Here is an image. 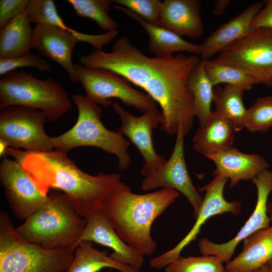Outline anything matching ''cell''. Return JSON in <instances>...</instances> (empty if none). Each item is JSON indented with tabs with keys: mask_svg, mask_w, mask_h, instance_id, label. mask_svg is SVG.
<instances>
[{
	"mask_svg": "<svg viewBox=\"0 0 272 272\" xmlns=\"http://www.w3.org/2000/svg\"><path fill=\"white\" fill-rule=\"evenodd\" d=\"M79 60L86 67L116 73L144 90L161 107V128L166 133L176 135L182 126L185 137L191 130L195 114L187 79L201 60L197 55L151 57L122 36L111 52L95 49Z\"/></svg>",
	"mask_w": 272,
	"mask_h": 272,
	"instance_id": "1",
	"label": "cell"
},
{
	"mask_svg": "<svg viewBox=\"0 0 272 272\" xmlns=\"http://www.w3.org/2000/svg\"><path fill=\"white\" fill-rule=\"evenodd\" d=\"M20 164L31 175L39 190L48 195L49 189L62 190L78 213L86 218L100 211L104 201L120 181L117 173L90 175L81 170L67 156L56 150L21 152Z\"/></svg>",
	"mask_w": 272,
	"mask_h": 272,
	"instance_id": "2",
	"label": "cell"
},
{
	"mask_svg": "<svg viewBox=\"0 0 272 272\" xmlns=\"http://www.w3.org/2000/svg\"><path fill=\"white\" fill-rule=\"evenodd\" d=\"M179 196L176 190L170 188L138 194L120 181L100 211L124 242L144 255H151L157 247L151 234L152 224Z\"/></svg>",
	"mask_w": 272,
	"mask_h": 272,
	"instance_id": "3",
	"label": "cell"
},
{
	"mask_svg": "<svg viewBox=\"0 0 272 272\" xmlns=\"http://www.w3.org/2000/svg\"><path fill=\"white\" fill-rule=\"evenodd\" d=\"M48 201L15 228L25 240L48 249L70 248L81 237L86 219L63 193L52 192Z\"/></svg>",
	"mask_w": 272,
	"mask_h": 272,
	"instance_id": "4",
	"label": "cell"
},
{
	"mask_svg": "<svg viewBox=\"0 0 272 272\" xmlns=\"http://www.w3.org/2000/svg\"><path fill=\"white\" fill-rule=\"evenodd\" d=\"M72 98L78 110L77 122L62 134L51 137L53 148L68 153L78 147H98L117 157L119 170L128 168L130 164L129 141L119 131L106 128L101 120L102 110L98 105L80 94H74Z\"/></svg>",
	"mask_w": 272,
	"mask_h": 272,
	"instance_id": "5",
	"label": "cell"
},
{
	"mask_svg": "<svg viewBox=\"0 0 272 272\" xmlns=\"http://www.w3.org/2000/svg\"><path fill=\"white\" fill-rule=\"evenodd\" d=\"M21 105L38 109L53 123L72 107L69 94L58 81L40 80L25 70L10 72L0 79V109Z\"/></svg>",
	"mask_w": 272,
	"mask_h": 272,
	"instance_id": "6",
	"label": "cell"
},
{
	"mask_svg": "<svg viewBox=\"0 0 272 272\" xmlns=\"http://www.w3.org/2000/svg\"><path fill=\"white\" fill-rule=\"evenodd\" d=\"M74 257L70 248L48 249L25 240L1 212L0 272H66Z\"/></svg>",
	"mask_w": 272,
	"mask_h": 272,
	"instance_id": "7",
	"label": "cell"
},
{
	"mask_svg": "<svg viewBox=\"0 0 272 272\" xmlns=\"http://www.w3.org/2000/svg\"><path fill=\"white\" fill-rule=\"evenodd\" d=\"M74 66L85 97L97 105L109 107L114 98L144 113L157 107L151 96L133 88L127 79L116 73L102 68L86 67L79 63Z\"/></svg>",
	"mask_w": 272,
	"mask_h": 272,
	"instance_id": "8",
	"label": "cell"
},
{
	"mask_svg": "<svg viewBox=\"0 0 272 272\" xmlns=\"http://www.w3.org/2000/svg\"><path fill=\"white\" fill-rule=\"evenodd\" d=\"M236 67L259 84L272 86V29L254 28L214 59Z\"/></svg>",
	"mask_w": 272,
	"mask_h": 272,
	"instance_id": "9",
	"label": "cell"
},
{
	"mask_svg": "<svg viewBox=\"0 0 272 272\" xmlns=\"http://www.w3.org/2000/svg\"><path fill=\"white\" fill-rule=\"evenodd\" d=\"M48 121L41 110L21 105H11L0 111V140L11 148L32 152H49L51 137L44 130Z\"/></svg>",
	"mask_w": 272,
	"mask_h": 272,
	"instance_id": "10",
	"label": "cell"
},
{
	"mask_svg": "<svg viewBox=\"0 0 272 272\" xmlns=\"http://www.w3.org/2000/svg\"><path fill=\"white\" fill-rule=\"evenodd\" d=\"M0 181L11 210L25 221L49 200L31 175L16 161L5 157L0 164Z\"/></svg>",
	"mask_w": 272,
	"mask_h": 272,
	"instance_id": "11",
	"label": "cell"
},
{
	"mask_svg": "<svg viewBox=\"0 0 272 272\" xmlns=\"http://www.w3.org/2000/svg\"><path fill=\"white\" fill-rule=\"evenodd\" d=\"M228 180L224 176L214 175L209 183L199 189V191H205L206 194L193 227L173 248L151 259L150 260L151 267L157 269L165 267L179 258L183 249L196 238L201 227L211 217L226 213L233 215L240 213V203L238 201H228L224 197L223 191Z\"/></svg>",
	"mask_w": 272,
	"mask_h": 272,
	"instance_id": "12",
	"label": "cell"
},
{
	"mask_svg": "<svg viewBox=\"0 0 272 272\" xmlns=\"http://www.w3.org/2000/svg\"><path fill=\"white\" fill-rule=\"evenodd\" d=\"M172 154L167 162L148 177L141 185L144 191L158 188H170L182 193L188 200L193 209L195 219L202 207L203 198L197 192L188 174L184 153L182 127L177 133Z\"/></svg>",
	"mask_w": 272,
	"mask_h": 272,
	"instance_id": "13",
	"label": "cell"
},
{
	"mask_svg": "<svg viewBox=\"0 0 272 272\" xmlns=\"http://www.w3.org/2000/svg\"><path fill=\"white\" fill-rule=\"evenodd\" d=\"M257 189V197L253 212L237 235L224 243H216L207 238H201L198 242L202 255H214L226 264L231 259L238 244L255 232L270 226L267 211V199L272 191V171L268 169L258 174L252 180Z\"/></svg>",
	"mask_w": 272,
	"mask_h": 272,
	"instance_id": "14",
	"label": "cell"
},
{
	"mask_svg": "<svg viewBox=\"0 0 272 272\" xmlns=\"http://www.w3.org/2000/svg\"><path fill=\"white\" fill-rule=\"evenodd\" d=\"M112 106L121 121L118 131L130 140L143 157L144 164L141 170V175L145 177L149 176L167 162L164 157L156 152L152 141V131L161 123V112L156 107L148 110L141 116L135 117L117 102Z\"/></svg>",
	"mask_w": 272,
	"mask_h": 272,
	"instance_id": "15",
	"label": "cell"
},
{
	"mask_svg": "<svg viewBox=\"0 0 272 272\" xmlns=\"http://www.w3.org/2000/svg\"><path fill=\"white\" fill-rule=\"evenodd\" d=\"M84 230L74 246L75 249L82 241H91L113 250L109 254L113 259L140 270L145 258L138 250L124 242L115 232L109 219L101 211H97L86 218Z\"/></svg>",
	"mask_w": 272,
	"mask_h": 272,
	"instance_id": "16",
	"label": "cell"
},
{
	"mask_svg": "<svg viewBox=\"0 0 272 272\" xmlns=\"http://www.w3.org/2000/svg\"><path fill=\"white\" fill-rule=\"evenodd\" d=\"M78 41L70 32L54 26L37 24L33 28L32 49L55 61L67 73L72 83L79 82L72 55Z\"/></svg>",
	"mask_w": 272,
	"mask_h": 272,
	"instance_id": "17",
	"label": "cell"
},
{
	"mask_svg": "<svg viewBox=\"0 0 272 272\" xmlns=\"http://www.w3.org/2000/svg\"><path fill=\"white\" fill-rule=\"evenodd\" d=\"M199 0H165L162 2L159 26L179 36L198 38L204 27Z\"/></svg>",
	"mask_w": 272,
	"mask_h": 272,
	"instance_id": "18",
	"label": "cell"
},
{
	"mask_svg": "<svg viewBox=\"0 0 272 272\" xmlns=\"http://www.w3.org/2000/svg\"><path fill=\"white\" fill-rule=\"evenodd\" d=\"M206 157L215 164L216 169L213 174L229 179L231 188L241 180H252L269 167L268 163L262 156L244 153L233 147Z\"/></svg>",
	"mask_w": 272,
	"mask_h": 272,
	"instance_id": "19",
	"label": "cell"
},
{
	"mask_svg": "<svg viewBox=\"0 0 272 272\" xmlns=\"http://www.w3.org/2000/svg\"><path fill=\"white\" fill-rule=\"evenodd\" d=\"M264 2H256L246 8L241 13L222 25L201 44V60L210 59L228 46L245 35L253 28L251 22L263 8Z\"/></svg>",
	"mask_w": 272,
	"mask_h": 272,
	"instance_id": "20",
	"label": "cell"
},
{
	"mask_svg": "<svg viewBox=\"0 0 272 272\" xmlns=\"http://www.w3.org/2000/svg\"><path fill=\"white\" fill-rule=\"evenodd\" d=\"M113 6L132 18L146 30L149 36L148 51L162 57L172 55L178 51H187L195 54L201 53V44L187 42L176 33L146 21L140 15L123 7L114 5Z\"/></svg>",
	"mask_w": 272,
	"mask_h": 272,
	"instance_id": "21",
	"label": "cell"
},
{
	"mask_svg": "<svg viewBox=\"0 0 272 272\" xmlns=\"http://www.w3.org/2000/svg\"><path fill=\"white\" fill-rule=\"evenodd\" d=\"M242 250L225 269L231 272H250L272 258V226L258 230L243 240Z\"/></svg>",
	"mask_w": 272,
	"mask_h": 272,
	"instance_id": "22",
	"label": "cell"
},
{
	"mask_svg": "<svg viewBox=\"0 0 272 272\" xmlns=\"http://www.w3.org/2000/svg\"><path fill=\"white\" fill-rule=\"evenodd\" d=\"M235 130L225 117L213 111L207 125L199 128L192 140V149L205 157L232 147Z\"/></svg>",
	"mask_w": 272,
	"mask_h": 272,
	"instance_id": "23",
	"label": "cell"
},
{
	"mask_svg": "<svg viewBox=\"0 0 272 272\" xmlns=\"http://www.w3.org/2000/svg\"><path fill=\"white\" fill-rule=\"evenodd\" d=\"M24 11L0 29V58H12L30 52L32 29Z\"/></svg>",
	"mask_w": 272,
	"mask_h": 272,
	"instance_id": "24",
	"label": "cell"
},
{
	"mask_svg": "<svg viewBox=\"0 0 272 272\" xmlns=\"http://www.w3.org/2000/svg\"><path fill=\"white\" fill-rule=\"evenodd\" d=\"M104 268H113L120 272H141L112 259L107 250L100 251L94 248L91 241H82L78 244L74 260L66 272H98Z\"/></svg>",
	"mask_w": 272,
	"mask_h": 272,
	"instance_id": "25",
	"label": "cell"
},
{
	"mask_svg": "<svg viewBox=\"0 0 272 272\" xmlns=\"http://www.w3.org/2000/svg\"><path fill=\"white\" fill-rule=\"evenodd\" d=\"M244 91L240 87L230 85L214 90V111L227 118L235 132L245 128L247 109L243 100Z\"/></svg>",
	"mask_w": 272,
	"mask_h": 272,
	"instance_id": "26",
	"label": "cell"
},
{
	"mask_svg": "<svg viewBox=\"0 0 272 272\" xmlns=\"http://www.w3.org/2000/svg\"><path fill=\"white\" fill-rule=\"evenodd\" d=\"M187 85L193 96L195 116L198 119L200 128H203L213 112L214 90L201 60L189 75Z\"/></svg>",
	"mask_w": 272,
	"mask_h": 272,
	"instance_id": "27",
	"label": "cell"
},
{
	"mask_svg": "<svg viewBox=\"0 0 272 272\" xmlns=\"http://www.w3.org/2000/svg\"><path fill=\"white\" fill-rule=\"evenodd\" d=\"M25 12L31 23L46 24L55 26L71 33L78 42L91 43L92 34L81 33L67 26L57 12L55 3L52 0H28Z\"/></svg>",
	"mask_w": 272,
	"mask_h": 272,
	"instance_id": "28",
	"label": "cell"
},
{
	"mask_svg": "<svg viewBox=\"0 0 272 272\" xmlns=\"http://www.w3.org/2000/svg\"><path fill=\"white\" fill-rule=\"evenodd\" d=\"M201 61L207 76L213 86L225 84L240 87L246 91L259 84L255 79L234 66L214 59Z\"/></svg>",
	"mask_w": 272,
	"mask_h": 272,
	"instance_id": "29",
	"label": "cell"
},
{
	"mask_svg": "<svg viewBox=\"0 0 272 272\" xmlns=\"http://www.w3.org/2000/svg\"><path fill=\"white\" fill-rule=\"evenodd\" d=\"M79 16L89 18L107 32L116 30L117 23L109 15L110 2L108 0H68Z\"/></svg>",
	"mask_w": 272,
	"mask_h": 272,
	"instance_id": "30",
	"label": "cell"
},
{
	"mask_svg": "<svg viewBox=\"0 0 272 272\" xmlns=\"http://www.w3.org/2000/svg\"><path fill=\"white\" fill-rule=\"evenodd\" d=\"M223 262L214 255L180 256L165 267V272H223Z\"/></svg>",
	"mask_w": 272,
	"mask_h": 272,
	"instance_id": "31",
	"label": "cell"
},
{
	"mask_svg": "<svg viewBox=\"0 0 272 272\" xmlns=\"http://www.w3.org/2000/svg\"><path fill=\"white\" fill-rule=\"evenodd\" d=\"M272 127V96L261 97L247 109L245 128L250 132H266Z\"/></svg>",
	"mask_w": 272,
	"mask_h": 272,
	"instance_id": "32",
	"label": "cell"
},
{
	"mask_svg": "<svg viewBox=\"0 0 272 272\" xmlns=\"http://www.w3.org/2000/svg\"><path fill=\"white\" fill-rule=\"evenodd\" d=\"M23 67H33L40 72H49L52 66L41 55L31 52L12 58H0V75L4 76L10 72Z\"/></svg>",
	"mask_w": 272,
	"mask_h": 272,
	"instance_id": "33",
	"label": "cell"
},
{
	"mask_svg": "<svg viewBox=\"0 0 272 272\" xmlns=\"http://www.w3.org/2000/svg\"><path fill=\"white\" fill-rule=\"evenodd\" d=\"M116 5L129 9L147 22L159 25L162 2L159 0H112Z\"/></svg>",
	"mask_w": 272,
	"mask_h": 272,
	"instance_id": "34",
	"label": "cell"
},
{
	"mask_svg": "<svg viewBox=\"0 0 272 272\" xmlns=\"http://www.w3.org/2000/svg\"><path fill=\"white\" fill-rule=\"evenodd\" d=\"M28 0L0 1V29L25 11Z\"/></svg>",
	"mask_w": 272,
	"mask_h": 272,
	"instance_id": "35",
	"label": "cell"
},
{
	"mask_svg": "<svg viewBox=\"0 0 272 272\" xmlns=\"http://www.w3.org/2000/svg\"><path fill=\"white\" fill-rule=\"evenodd\" d=\"M263 2L265 6L253 18L251 26L253 28L272 29V0H265Z\"/></svg>",
	"mask_w": 272,
	"mask_h": 272,
	"instance_id": "36",
	"label": "cell"
},
{
	"mask_svg": "<svg viewBox=\"0 0 272 272\" xmlns=\"http://www.w3.org/2000/svg\"><path fill=\"white\" fill-rule=\"evenodd\" d=\"M230 3V0H216L213 9V14L214 16L222 15Z\"/></svg>",
	"mask_w": 272,
	"mask_h": 272,
	"instance_id": "37",
	"label": "cell"
},
{
	"mask_svg": "<svg viewBox=\"0 0 272 272\" xmlns=\"http://www.w3.org/2000/svg\"><path fill=\"white\" fill-rule=\"evenodd\" d=\"M9 146L2 140H0V156L2 157L6 154L7 149Z\"/></svg>",
	"mask_w": 272,
	"mask_h": 272,
	"instance_id": "38",
	"label": "cell"
},
{
	"mask_svg": "<svg viewBox=\"0 0 272 272\" xmlns=\"http://www.w3.org/2000/svg\"><path fill=\"white\" fill-rule=\"evenodd\" d=\"M267 211L268 214V216L270 218V222L272 223V200L267 206Z\"/></svg>",
	"mask_w": 272,
	"mask_h": 272,
	"instance_id": "39",
	"label": "cell"
},
{
	"mask_svg": "<svg viewBox=\"0 0 272 272\" xmlns=\"http://www.w3.org/2000/svg\"><path fill=\"white\" fill-rule=\"evenodd\" d=\"M250 272H269L265 265Z\"/></svg>",
	"mask_w": 272,
	"mask_h": 272,
	"instance_id": "40",
	"label": "cell"
},
{
	"mask_svg": "<svg viewBox=\"0 0 272 272\" xmlns=\"http://www.w3.org/2000/svg\"><path fill=\"white\" fill-rule=\"evenodd\" d=\"M269 272H272V258L264 265Z\"/></svg>",
	"mask_w": 272,
	"mask_h": 272,
	"instance_id": "41",
	"label": "cell"
},
{
	"mask_svg": "<svg viewBox=\"0 0 272 272\" xmlns=\"http://www.w3.org/2000/svg\"><path fill=\"white\" fill-rule=\"evenodd\" d=\"M223 272H231V271H229L228 270H226L225 269L224 270V271Z\"/></svg>",
	"mask_w": 272,
	"mask_h": 272,
	"instance_id": "42",
	"label": "cell"
}]
</instances>
